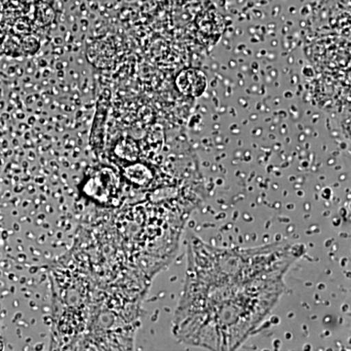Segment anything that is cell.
Returning a JSON list of instances; mask_svg holds the SVG:
<instances>
[{
	"label": "cell",
	"instance_id": "6da1fadb",
	"mask_svg": "<svg viewBox=\"0 0 351 351\" xmlns=\"http://www.w3.org/2000/svg\"><path fill=\"white\" fill-rule=\"evenodd\" d=\"M200 71H186L180 76L178 80V84L184 93L198 95L204 91L205 78L202 76L200 78Z\"/></svg>",
	"mask_w": 351,
	"mask_h": 351
}]
</instances>
